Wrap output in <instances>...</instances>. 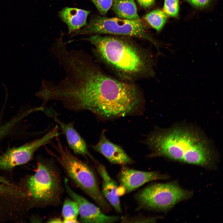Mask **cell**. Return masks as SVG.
Listing matches in <instances>:
<instances>
[{
    "label": "cell",
    "instance_id": "obj_1",
    "mask_svg": "<svg viewBox=\"0 0 223 223\" xmlns=\"http://www.w3.org/2000/svg\"><path fill=\"white\" fill-rule=\"evenodd\" d=\"M65 101L68 110L90 112L101 120L141 114L144 107L136 87L107 76L90 58L81 60L70 73Z\"/></svg>",
    "mask_w": 223,
    "mask_h": 223
},
{
    "label": "cell",
    "instance_id": "obj_2",
    "mask_svg": "<svg viewBox=\"0 0 223 223\" xmlns=\"http://www.w3.org/2000/svg\"><path fill=\"white\" fill-rule=\"evenodd\" d=\"M149 157H161L205 167L213 165L216 158L213 144L198 127L186 123L166 128L156 127L144 140Z\"/></svg>",
    "mask_w": 223,
    "mask_h": 223
},
{
    "label": "cell",
    "instance_id": "obj_3",
    "mask_svg": "<svg viewBox=\"0 0 223 223\" xmlns=\"http://www.w3.org/2000/svg\"><path fill=\"white\" fill-rule=\"evenodd\" d=\"M82 40L90 42L94 46L97 55L122 74L136 76L147 69V62L143 55L125 38L95 34Z\"/></svg>",
    "mask_w": 223,
    "mask_h": 223
},
{
    "label": "cell",
    "instance_id": "obj_4",
    "mask_svg": "<svg viewBox=\"0 0 223 223\" xmlns=\"http://www.w3.org/2000/svg\"><path fill=\"white\" fill-rule=\"evenodd\" d=\"M58 136L50 143L55 151L45 146L47 153L62 166L74 183L92 199L104 213L112 210L110 205L102 195L94 171L86 163L72 154L62 144Z\"/></svg>",
    "mask_w": 223,
    "mask_h": 223
},
{
    "label": "cell",
    "instance_id": "obj_5",
    "mask_svg": "<svg viewBox=\"0 0 223 223\" xmlns=\"http://www.w3.org/2000/svg\"><path fill=\"white\" fill-rule=\"evenodd\" d=\"M63 186L60 172L52 159L47 158L40 162L36 172L28 181L31 197L43 206L60 204Z\"/></svg>",
    "mask_w": 223,
    "mask_h": 223
},
{
    "label": "cell",
    "instance_id": "obj_6",
    "mask_svg": "<svg viewBox=\"0 0 223 223\" xmlns=\"http://www.w3.org/2000/svg\"><path fill=\"white\" fill-rule=\"evenodd\" d=\"M192 194L191 191L174 182L151 184L135 195L138 206L136 210L166 211L179 202L190 198Z\"/></svg>",
    "mask_w": 223,
    "mask_h": 223
},
{
    "label": "cell",
    "instance_id": "obj_7",
    "mask_svg": "<svg viewBox=\"0 0 223 223\" xmlns=\"http://www.w3.org/2000/svg\"><path fill=\"white\" fill-rule=\"evenodd\" d=\"M109 34L132 37L147 40L156 46L141 20H133L99 15L91 16L88 24L71 34L72 37L81 35Z\"/></svg>",
    "mask_w": 223,
    "mask_h": 223
},
{
    "label": "cell",
    "instance_id": "obj_8",
    "mask_svg": "<svg viewBox=\"0 0 223 223\" xmlns=\"http://www.w3.org/2000/svg\"><path fill=\"white\" fill-rule=\"evenodd\" d=\"M59 134L58 126L56 125L41 138L20 146L8 149L0 156V168L9 169L28 162L40 147L50 143L55 137Z\"/></svg>",
    "mask_w": 223,
    "mask_h": 223
},
{
    "label": "cell",
    "instance_id": "obj_9",
    "mask_svg": "<svg viewBox=\"0 0 223 223\" xmlns=\"http://www.w3.org/2000/svg\"><path fill=\"white\" fill-rule=\"evenodd\" d=\"M63 183L68 195L77 204L80 216L79 222L113 223L120 221V216L106 215L99 207L74 192L69 186L68 179H64Z\"/></svg>",
    "mask_w": 223,
    "mask_h": 223
},
{
    "label": "cell",
    "instance_id": "obj_10",
    "mask_svg": "<svg viewBox=\"0 0 223 223\" xmlns=\"http://www.w3.org/2000/svg\"><path fill=\"white\" fill-rule=\"evenodd\" d=\"M117 178L120 184L118 191L120 196L129 193L150 181L166 179V176L157 171L135 170L123 165H121Z\"/></svg>",
    "mask_w": 223,
    "mask_h": 223
},
{
    "label": "cell",
    "instance_id": "obj_11",
    "mask_svg": "<svg viewBox=\"0 0 223 223\" xmlns=\"http://www.w3.org/2000/svg\"><path fill=\"white\" fill-rule=\"evenodd\" d=\"M105 131L103 130L98 142L91 147L95 151L104 156L111 164L127 165L131 164L134 161L120 146L111 142L106 137Z\"/></svg>",
    "mask_w": 223,
    "mask_h": 223
},
{
    "label": "cell",
    "instance_id": "obj_12",
    "mask_svg": "<svg viewBox=\"0 0 223 223\" xmlns=\"http://www.w3.org/2000/svg\"><path fill=\"white\" fill-rule=\"evenodd\" d=\"M52 118L59 125L62 131L65 136L69 147L74 153L86 158H89L95 164H97V162L88 151L85 141L75 129L74 122L65 123L59 120L57 115L54 116Z\"/></svg>",
    "mask_w": 223,
    "mask_h": 223
},
{
    "label": "cell",
    "instance_id": "obj_13",
    "mask_svg": "<svg viewBox=\"0 0 223 223\" xmlns=\"http://www.w3.org/2000/svg\"><path fill=\"white\" fill-rule=\"evenodd\" d=\"M97 164V172L102 180V195L115 211L121 213L122 211L118 191L119 186L109 175L103 164L98 163Z\"/></svg>",
    "mask_w": 223,
    "mask_h": 223
},
{
    "label": "cell",
    "instance_id": "obj_14",
    "mask_svg": "<svg viewBox=\"0 0 223 223\" xmlns=\"http://www.w3.org/2000/svg\"><path fill=\"white\" fill-rule=\"evenodd\" d=\"M91 11L77 8L66 7L59 12L63 22L68 28V34H71L86 26L87 19Z\"/></svg>",
    "mask_w": 223,
    "mask_h": 223
},
{
    "label": "cell",
    "instance_id": "obj_15",
    "mask_svg": "<svg viewBox=\"0 0 223 223\" xmlns=\"http://www.w3.org/2000/svg\"><path fill=\"white\" fill-rule=\"evenodd\" d=\"M112 9L122 19L130 20H141L134 0H113Z\"/></svg>",
    "mask_w": 223,
    "mask_h": 223
},
{
    "label": "cell",
    "instance_id": "obj_16",
    "mask_svg": "<svg viewBox=\"0 0 223 223\" xmlns=\"http://www.w3.org/2000/svg\"><path fill=\"white\" fill-rule=\"evenodd\" d=\"M79 209L76 201L70 199L64 201L62 209L63 222L64 223H78L77 220Z\"/></svg>",
    "mask_w": 223,
    "mask_h": 223
},
{
    "label": "cell",
    "instance_id": "obj_17",
    "mask_svg": "<svg viewBox=\"0 0 223 223\" xmlns=\"http://www.w3.org/2000/svg\"><path fill=\"white\" fill-rule=\"evenodd\" d=\"M168 15L160 9L154 10L146 15L144 18L149 24L158 32L165 24Z\"/></svg>",
    "mask_w": 223,
    "mask_h": 223
},
{
    "label": "cell",
    "instance_id": "obj_18",
    "mask_svg": "<svg viewBox=\"0 0 223 223\" xmlns=\"http://www.w3.org/2000/svg\"><path fill=\"white\" fill-rule=\"evenodd\" d=\"M179 11L178 0H164L163 11L168 16L177 17Z\"/></svg>",
    "mask_w": 223,
    "mask_h": 223
},
{
    "label": "cell",
    "instance_id": "obj_19",
    "mask_svg": "<svg viewBox=\"0 0 223 223\" xmlns=\"http://www.w3.org/2000/svg\"><path fill=\"white\" fill-rule=\"evenodd\" d=\"M157 218L155 217H147L142 216H125L120 217L122 222H155Z\"/></svg>",
    "mask_w": 223,
    "mask_h": 223
},
{
    "label": "cell",
    "instance_id": "obj_20",
    "mask_svg": "<svg viewBox=\"0 0 223 223\" xmlns=\"http://www.w3.org/2000/svg\"><path fill=\"white\" fill-rule=\"evenodd\" d=\"M100 15H105L112 5L113 0H90Z\"/></svg>",
    "mask_w": 223,
    "mask_h": 223
},
{
    "label": "cell",
    "instance_id": "obj_21",
    "mask_svg": "<svg viewBox=\"0 0 223 223\" xmlns=\"http://www.w3.org/2000/svg\"><path fill=\"white\" fill-rule=\"evenodd\" d=\"M191 4L198 8H203L208 5L211 0H187Z\"/></svg>",
    "mask_w": 223,
    "mask_h": 223
},
{
    "label": "cell",
    "instance_id": "obj_22",
    "mask_svg": "<svg viewBox=\"0 0 223 223\" xmlns=\"http://www.w3.org/2000/svg\"><path fill=\"white\" fill-rule=\"evenodd\" d=\"M138 3L144 8L150 7L153 5L155 0H137Z\"/></svg>",
    "mask_w": 223,
    "mask_h": 223
},
{
    "label": "cell",
    "instance_id": "obj_23",
    "mask_svg": "<svg viewBox=\"0 0 223 223\" xmlns=\"http://www.w3.org/2000/svg\"><path fill=\"white\" fill-rule=\"evenodd\" d=\"M48 223H62L63 222V220L58 217H55L51 218L49 219L47 222Z\"/></svg>",
    "mask_w": 223,
    "mask_h": 223
},
{
    "label": "cell",
    "instance_id": "obj_24",
    "mask_svg": "<svg viewBox=\"0 0 223 223\" xmlns=\"http://www.w3.org/2000/svg\"><path fill=\"white\" fill-rule=\"evenodd\" d=\"M0 182H2L4 183H8L7 182L0 176Z\"/></svg>",
    "mask_w": 223,
    "mask_h": 223
}]
</instances>
